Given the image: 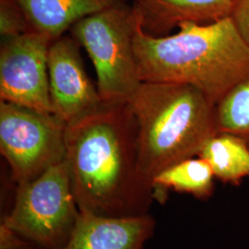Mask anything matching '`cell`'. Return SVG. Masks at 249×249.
I'll return each mask as SVG.
<instances>
[{
	"label": "cell",
	"instance_id": "cell-3",
	"mask_svg": "<svg viewBox=\"0 0 249 249\" xmlns=\"http://www.w3.org/2000/svg\"><path fill=\"white\" fill-rule=\"evenodd\" d=\"M127 103L138 127L140 169L152 183L162 171L198 156L219 133L215 106L191 85L142 82Z\"/></svg>",
	"mask_w": 249,
	"mask_h": 249
},
{
	"label": "cell",
	"instance_id": "cell-16",
	"mask_svg": "<svg viewBox=\"0 0 249 249\" xmlns=\"http://www.w3.org/2000/svg\"><path fill=\"white\" fill-rule=\"evenodd\" d=\"M230 17L243 40L249 45V0H233Z\"/></svg>",
	"mask_w": 249,
	"mask_h": 249
},
{
	"label": "cell",
	"instance_id": "cell-13",
	"mask_svg": "<svg viewBox=\"0 0 249 249\" xmlns=\"http://www.w3.org/2000/svg\"><path fill=\"white\" fill-rule=\"evenodd\" d=\"M198 156L209 162L215 178L223 183L236 185L249 178V144L235 135L216 134Z\"/></svg>",
	"mask_w": 249,
	"mask_h": 249
},
{
	"label": "cell",
	"instance_id": "cell-5",
	"mask_svg": "<svg viewBox=\"0 0 249 249\" xmlns=\"http://www.w3.org/2000/svg\"><path fill=\"white\" fill-rule=\"evenodd\" d=\"M80 214L64 160L17 186L14 204L1 226L41 249H64Z\"/></svg>",
	"mask_w": 249,
	"mask_h": 249
},
{
	"label": "cell",
	"instance_id": "cell-6",
	"mask_svg": "<svg viewBox=\"0 0 249 249\" xmlns=\"http://www.w3.org/2000/svg\"><path fill=\"white\" fill-rule=\"evenodd\" d=\"M66 128L53 114L0 101V150L17 186L64 161Z\"/></svg>",
	"mask_w": 249,
	"mask_h": 249
},
{
	"label": "cell",
	"instance_id": "cell-4",
	"mask_svg": "<svg viewBox=\"0 0 249 249\" xmlns=\"http://www.w3.org/2000/svg\"><path fill=\"white\" fill-rule=\"evenodd\" d=\"M142 22L135 7L116 3L72 27V36L93 63L103 103H124L142 84L134 49V36Z\"/></svg>",
	"mask_w": 249,
	"mask_h": 249
},
{
	"label": "cell",
	"instance_id": "cell-1",
	"mask_svg": "<svg viewBox=\"0 0 249 249\" xmlns=\"http://www.w3.org/2000/svg\"><path fill=\"white\" fill-rule=\"evenodd\" d=\"M65 161L80 213L140 216L156 199L140 169L138 127L127 102L103 103L68 124Z\"/></svg>",
	"mask_w": 249,
	"mask_h": 249
},
{
	"label": "cell",
	"instance_id": "cell-14",
	"mask_svg": "<svg viewBox=\"0 0 249 249\" xmlns=\"http://www.w3.org/2000/svg\"><path fill=\"white\" fill-rule=\"evenodd\" d=\"M215 116L219 133L235 135L249 146V76L215 107Z\"/></svg>",
	"mask_w": 249,
	"mask_h": 249
},
{
	"label": "cell",
	"instance_id": "cell-17",
	"mask_svg": "<svg viewBox=\"0 0 249 249\" xmlns=\"http://www.w3.org/2000/svg\"><path fill=\"white\" fill-rule=\"evenodd\" d=\"M41 249V248H39V247H37L36 245H34V244H32V243H30V242H28V241L24 240L23 241V243L20 245V246H18V248H16V249Z\"/></svg>",
	"mask_w": 249,
	"mask_h": 249
},
{
	"label": "cell",
	"instance_id": "cell-12",
	"mask_svg": "<svg viewBox=\"0 0 249 249\" xmlns=\"http://www.w3.org/2000/svg\"><path fill=\"white\" fill-rule=\"evenodd\" d=\"M214 178L213 171L203 158L196 156L182 160L153 179L156 199L165 198L169 190L207 199L213 193Z\"/></svg>",
	"mask_w": 249,
	"mask_h": 249
},
{
	"label": "cell",
	"instance_id": "cell-11",
	"mask_svg": "<svg viewBox=\"0 0 249 249\" xmlns=\"http://www.w3.org/2000/svg\"><path fill=\"white\" fill-rule=\"evenodd\" d=\"M31 29L55 40L80 19L117 3L116 0H15Z\"/></svg>",
	"mask_w": 249,
	"mask_h": 249
},
{
	"label": "cell",
	"instance_id": "cell-7",
	"mask_svg": "<svg viewBox=\"0 0 249 249\" xmlns=\"http://www.w3.org/2000/svg\"><path fill=\"white\" fill-rule=\"evenodd\" d=\"M52 39L31 31L3 38L0 49V101L53 114L47 57Z\"/></svg>",
	"mask_w": 249,
	"mask_h": 249
},
{
	"label": "cell",
	"instance_id": "cell-15",
	"mask_svg": "<svg viewBox=\"0 0 249 249\" xmlns=\"http://www.w3.org/2000/svg\"><path fill=\"white\" fill-rule=\"evenodd\" d=\"M33 31L15 0H1L0 32L3 38L13 37Z\"/></svg>",
	"mask_w": 249,
	"mask_h": 249
},
{
	"label": "cell",
	"instance_id": "cell-10",
	"mask_svg": "<svg viewBox=\"0 0 249 249\" xmlns=\"http://www.w3.org/2000/svg\"><path fill=\"white\" fill-rule=\"evenodd\" d=\"M233 0H137L143 30L154 36H167L184 21L211 23L231 16Z\"/></svg>",
	"mask_w": 249,
	"mask_h": 249
},
{
	"label": "cell",
	"instance_id": "cell-8",
	"mask_svg": "<svg viewBox=\"0 0 249 249\" xmlns=\"http://www.w3.org/2000/svg\"><path fill=\"white\" fill-rule=\"evenodd\" d=\"M53 114L71 124L96 110L103 101L84 69L77 40L63 36L53 40L47 57Z\"/></svg>",
	"mask_w": 249,
	"mask_h": 249
},
{
	"label": "cell",
	"instance_id": "cell-2",
	"mask_svg": "<svg viewBox=\"0 0 249 249\" xmlns=\"http://www.w3.org/2000/svg\"><path fill=\"white\" fill-rule=\"evenodd\" d=\"M163 36L144 32L142 22L134 49L142 82L187 84L199 89L215 107L249 76V45L231 17L211 23L184 21Z\"/></svg>",
	"mask_w": 249,
	"mask_h": 249
},
{
	"label": "cell",
	"instance_id": "cell-9",
	"mask_svg": "<svg viewBox=\"0 0 249 249\" xmlns=\"http://www.w3.org/2000/svg\"><path fill=\"white\" fill-rule=\"evenodd\" d=\"M154 228L155 221L149 213L106 217L80 213L64 249H143Z\"/></svg>",
	"mask_w": 249,
	"mask_h": 249
}]
</instances>
